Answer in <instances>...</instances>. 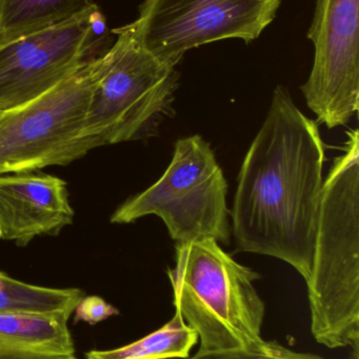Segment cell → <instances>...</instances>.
I'll return each mask as SVG.
<instances>
[{
  "mask_svg": "<svg viewBox=\"0 0 359 359\" xmlns=\"http://www.w3.org/2000/svg\"><path fill=\"white\" fill-rule=\"evenodd\" d=\"M1 114H2V111H0V116H1Z\"/></svg>",
  "mask_w": 359,
  "mask_h": 359,
  "instance_id": "18",
  "label": "cell"
},
{
  "mask_svg": "<svg viewBox=\"0 0 359 359\" xmlns=\"http://www.w3.org/2000/svg\"><path fill=\"white\" fill-rule=\"evenodd\" d=\"M67 314L0 313V359H78Z\"/></svg>",
  "mask_w": 359,
  "mask_h": 359,
  "instance_id": "11",
  "label": "cell"
},
{
  "mask_svg": "<svg viewBox=\"0 0 359 359\" xmlns=\"http://www.w3.org/2000/svg\"><path fill=\"white\" fill-rule=\"evenodd\" d=\"M103 54L34 100L0 116V175L67 165L103 147L86 134L93 88Z\"/></svg>",
  "mask_w": 359,
  "mask_h": 359,
  "instance_id": "4",
  "label": "cell"
},
{
  "mask_svg": "<svg viewBox=\"0 0 359 359\" xmlns=\"http://www.w3.org/2000/svg\"><path fill=\"white\" fill-rule=\"evenodd\" d=\"M228 183L214 151L202 137L176 141L162 178L116 209L111 223L129 224L145 215L164 221L176 244L230 242Z\"/></svg>",
  "mask_w": 359,
  "mask_h": 359,
  "instance_id": "6",
  "label": "cell"
},
{
  "mask_svg": "<svg viewBox=\"0 0 359 359\" xmlns=\"http://www.w3.org/2000/svg\"><path fill=\"white\" fill-rule=\"evenodd\" d=\"M67 183L42 172L0 175V240L25 246L73 223Z\"/></svg>",
  "mask_w": 359,
  "mask_h": 359,
  "instance_id": "10",
  "label": "cell"
},
{
  "mask_svg": "<svg viewBox=\"0 0 359 359\" xmlns=\"http://www.w3.org/2000/svg\"><path fill=\"white\" fill-rule=\"evenodd\" d=\"M344 154L322 185L311 271L306 280L311 332L330 349L359 343V134L347 132Z\"/></svg>",
  "mask_w": 359,
  "mask_h": 359,
  "instance_id": "2",
  "label": "cell"
},
{
  "mask_svg": "<svg viewBox=\"0 0 359 359\" xmlns=\"http://www.w3.org/2000/svg\"><path fill=\"white\" fill-rule=\"evenodd\" d=\"M282 0H145L131 23L141 43L176 67L190 50L226 39L254 41Z\"/></svg>",
  "mask_w": 359,
  "mask_h": 359,
  "instance_id": "7",
  "label": "cell"
},
{
  "mask_svg": "<svg viewBox=\"0 0 359 359\" xmlns=\"http://www.w3.org/2000/svg\"><path fill=\"white\" fill-rule=\"evenodd\" d=\"M112 32L117 38L103 53L86 119V136L103 147L149 135L170 109L179 80L176 67L150 53L131 23Z\"/></svg>",
  "mask_w": 359,
  "mask_h": 359,
  "instance_id": "5",
  "label": "cell"
},
{
  "mask_svg": "<svg viewBox=\"0 0 359 359\" xmlns=\"http://www.w3.org/2000/svg\"><path fill=\"white\" fill-rule=\"evenodd\" d=\"M96 6L95 0H0V41L60 25Z\"/></svg>",
  "mask_w": 359,
  "mask_h": 359,
  "instance_id": "12",
  "label": "cell"
},
{
  "mask_svg": "<svg viewBox=\"0 0 359 359\" xmlns=\"http://www.w3.org/2000/svg\"><path fill=\"white\" fill-rule=\"evenodd\" d=\"M169 268L175 312L197 333L200 351L261 347L265 302L254 287L259 272L237 263L214 240L176 244Z\"/></svg>",
  "mask_w": 359,
  "mask_h": 359,
  "instance_id": "3",
  "label": "cell"
},
{
  "mask_svg": "<svg viewBox=\"0 0 359 359\" xmlns=\"http://www.w3.org/2000/svg\"><path fill=\"white\" fill-rule=\"evenodd\" d=\"M103 29L96 6L60 25L0 41V111L41 96L96 57L97 29Z\"/></svg>",
  "mask_w": 359,
  "mask_h": 359,
  "instance_id": "8",
  "label": "cell"
},
{
  "mask_svg": "<svg viewBox=\"0 0 359 359\" xmlns=\"http://www.w3.org/2000/svg\"><path fill=\"white\" fill-rule=\"evenodd\" d=\"M198 344L197 333L190 328L181 314L147 337L112 350H91L86 359H185Z\"/></svg>",
  "mask_w": 359,
  "mask_h": 359,
  "instance_id": "13",
  "label": "cell"
},
{
  "mask_svg": "<svg viewBox=\"0 0 359 359\" xmlns=\"http://www.w3.org/2000/svg\"><path fill=\"white\" fill-rule=\"evenodd\" d=\"M308 38L311 74L301 90L328 128L346 126L359 107V0H316Z\"/></svg>",
  "mask_w": 359,
  "mask_h": 359,
  "instance_id": "9",
  "label": "cell"
},
{
  "mask_svg": "<svg viewBox=\"0 0 359 359\" xmlns=\"http://www.w3.org/2000/svg\"><path fill=\"white\" fill-rule=\"evenodd\" d=\"M351 359H358V354H354V358H352Z\"/></svg>",
  "mask_w": 359,
  "mask_h": 359,
  "instance_id": "17",
  "label": "cell"
},
{
  "mask_svg": "<svg viewBox=\"0 0 359 359\" xmlns=\"http://www.w3.org/2000/svg\"><path fill=\"white\" fill-rule=\"evenodd\" d=\"M185 359H329L314 353L294 351L278 341H265L261 347L247 351L202 352Z\"/></svg>",
  "mask_w": 359,
  "mask_h": 359,
  "instance_id": "15",
  "label": "cell"
},
{
  "mask_svg": "<svg viewBox=\"0 0 359 359\" xmlns=\"http://www.w3.org/2000/svg\"><path fill=\"white\" fill-rule=\"evenodd\" d=\"M86 293L78 288H50L27 284L0 271V313L72 316Z\"/></svg>",
  "mask_w": 359,
  "mask_h": 359,
  "instance_id": "14",
  "label": "cell"
},
{
  "mask_svg": "<svg viewBox=\"0 0 359 359\" xmlns=\"http://www.w3.org/2000/svg\"><path fill=\"white\" fill-rule=\"evenodd\" d=\"M325 160L318 124L278 86L238 176L231 212L237 251L276 257L308 280Z\"/></svg>",
  "mask_w": 359,
  "mask_h": 359,
  "instance_id": "1",
  "label": "cell"
},
{
  "mask_svg": "<svg viewBox=\"0 0 359 359\" xmlns=\"http://www.w3.org/2000/svg\"><path fill=\"white\" fill-rule=\"evenodd\" d=\"M74 324L84 322L96 325L112 316H119V310L96 295L84 297L74 310Z\"/></svg>",
  "mask_w": 359,
  "mask_h": 359,
  "instance_id": "16",
  "label": "cell"
}]
</instances>
